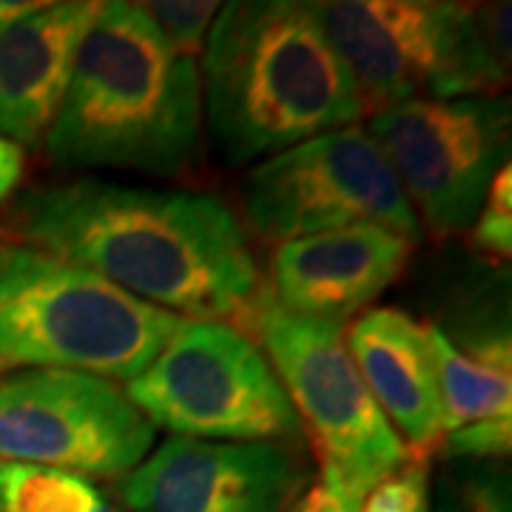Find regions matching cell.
<instances>
[{"instance_id":"cell-1","label":"cell","mask_w":512,"mask_h":512,"mask_svg":"<svg viewBox=\"0 0 512 512\" xmlns=\"http://www.w3.org/2000/svg\"><path fill=\"white\" fill-rule=\"evenodd\" d=\"M3 222L15 242L183 319L245 330L265 291L245 225L214 194L80 177L29 188Z\"/></svg>"},{"instance_id":"cell-2","label":"cell","mask_w":512,"mask_h":512,"mask_svg":"<svg viewBox=\"0 0 512 512\" xmlns=\"http://www.w3.org/2000/svg\"><path fill=\"white\" fill-rule=\"evenodd\" d=\"M197 60L177 52L140 3H100L43 146L66 168L183 174L200 157Z\"/></svg>"},{"instance_id":"cell-3","label":"cell","mask_w":512,"mask_h":512,"mask_svg":"<svg viewBox=\"0 0 512 512\" xmlns=\"http://www.w3.org/2000/svg\"><path fill=\"white\" fill-rule=\"evenodd\" d=\"M202 114L231 163H251L356 126L362 94L313 3L220 6L202 49Z\"/></svg>"},{"instance_id":"cell-4","label":"cell","mask_w":512,"mask_h":512,"mask_svg":"<svg viewBox=\"0 0 512 512\" xmlns=\"http://www.w3.org/2000/svg\"><path fill=\"white\" fill-rule=\"evenodd\" d=\"M183 316L15 239H0V376L77 370L131 382Z\"/></svg>"},{"instance_id":"cell-5","label":"cell","mask_w":512,"mask_h":512,"mask_svg":"<svg viewBox=\"0 0 512 512\" xmlns=\"http://www.w3.org/2000/svg\"><path fill=\"white\" fill-rule=\"evenodd\" d=\"M367 106L495 97L510 57L495 46L484 9L450 0L313 3Z\"/></svg>"},{"instance_id":"cell-6","label":"cell","mask_w":512,"mask_h":512,"mask_svg":"<svg viewBox=\"0 0 512 512\" xmlns=\"http://www.w3.org/2000/svg\"><path fill=\"white\" fill-rule=\"evenodd\" d=\"M248 328L319 453L322 487L348 507L413 456L384 419L345 342V325L285 311L268 285ZM430 461V458H427Z\"/></svg>"},{"instance_id":"cell-7","label":"cell","mask_w":512,"mask_h":512,"mask_svg":"<svg viewBox=\"0 0 512 512\" xmlns=\"http://www.w3.org/2000/svg\"><path fill=\"white\" fill-rule=\"evenodd\" d=\"M126 396L154 427L183 439H305L291 399L254 336L217 319H183L154 362L126 382Z\"/></svg>"},{"instance_id":"cell-8","label":"cell","mask_w":512,"mask_h":512,"mask_svg":"<svg viewBox=\"0 0 512 512\" xmlns=\"http://www.w3.org/2000/svg\"><path fill=\"white\" fill-rule=\"evenodd\" d=\"M242 217L245 231L276 245L350 225H382L413 242L424 234L393 168L359 123L262 160L242 185Z\"/></svg>"},{"instance_id":"cell-9","label":"cell","mask_w":512,"mask_h":512,"mask_svg":"<svg viewBox=\"0 0 512 512\" xmlns=\"http://www.w3.org/2000/svg\"><path fill=\"white\" fill-rule=\"evenodd\" d=\"M367 131L433 237L470 231L495 174L510 165V103L498 94L384 106Z\"/></svg>"},{"instance_id":"cell-10","label":"cell","mask_w":512,"mask_h":512,"mask_svg":"<svg viewBox=\"0 0 512 512\" xmlns=\"http://www.w3.org/2000/svg\"><path fill=\"white\" fill-rule=\"evenodd\" d=\"M154 439L157 427L103 376L18 370L0 379V461L126 478Z\"/></svg>"},{"instance_id":"cell-11","label":"cell","mask_w":512,"mask_h":512,"mask_svg":"<svg viewBox=\"0 0 512 512\" xmlns=\"http://www.w3.org/2000/svg\"><path fill=\"white\" fill-rule=\"evenodd\" d=\"M308 473L288 444L171 436L123 481L128 512H288Z\"/></svg>"},{"instance_id":"cell-12","label":"cell","mask_w":512,"mask_h":512,"mask_svg":"<svg viewBox=\"0 0 512 512\" xmlns=\"http://www.w3.org/2000/svg\"><path fill=\"white\" fill-rule=\"evenodd\" d=\"M416 242L382 225H350L276 245L268 293L285 311L345 325L404 274Z\"/></svg>"},{"instance_id":"cell-13","label":"cell","mask_w":512,"mask_h":512,"mask_svg":"<svg viewBox=\"0 0 512 512\" xmlns=\"http://www.w3.org/2000/svg\"><path fill=\"white\" fill-rule=\"evenodd\" d=\"M97 9V0L40 3L0 32V137L43 143Z\"/></svg>"},{"instance_id":"cell-14","label":"cell","mask_w":512,"mask_h":512,"mask_svg":"<svg viewBox=\"0 0 512 512\" xmlns=\"http://www.w3.org/2000/svg\"><path fill=\"white\" fill-rule=\"evenodd\" d=\"M345 342L373 402L407 450L433 456L444 439V419L427 325L399 308H373L356 316Z\"/></svg>"},{"instance_id":"cell-15","label":"cell","mask_w":512,"mask_h":512,"mask_svg":"<svg viewBox=\"0 0 512 512\" xmlns=\"http://www.w3.org/2000/svg\"><path fill=\"white\" fill-rule=\"evenodd\" d=\"M427 336L436 356L444 433L476 421L510 419V336L484 339L470 353L436 325H427Z\"/></svg>"},{"instance_id":"cell-16","label":"cell","mask_w":512,"mask_h":512,"mask_svg":"<svg viewBox=\"0 0 512 512\" xmlns=\"http://www.w3.org/2000/svg\"><path fill=\"white\" fill-rule=\"evenodd\" d=\"M0 512H114L89 478L0 461Z\"/></svg>"},{"instance_id":"cell-17","label":"cell","mask_w":512,"mask_h":512,"mask_svg":"<svg viewBox=\"0 0 512 512\" xmlns=\"http://www.w3.org/2000/svg\"><path fill=\"white\" fill-rule=\"evenodd\" d=\"M143 12L154 20V26L168 37V43L183 52L185 57L197 60L205 49V37L211 32V23L220 12V3H191V0H154L140 3Z\"/></svg>"},{"instance_id":"cell-18","label":"cell","mask_w":512,"mask_h":512,"mask_svg":"<svg viewBox=\"0 0 512 512\" xmlns=\"http://www.w3.org/2000/svg\"><path fill=\"white\" fill-rule=\"evenodd\" d=\"M430 461L410 458L399 470L373 484L356 512H424L430 510Z\"/></svg>"},{"instance_id":"cell-19","label":"cell","mask_w":512,"mask_h":512,"mask_svg":"<svg viewBox=\"0 0 512 512\" xmlns=\"http://www.w3.org/2000/svg\"><path fill=\"white\" fill-rule=\"evenodd\" d=\"M473 245L493 259H510L512 254V174L504 165L487 188V197L470 225Z\"/></svg>"},{"instance_id":"cell-20","label":"cell","mask_w":512,"mask_h":512,"mask_svg":"<svg viewBox=\"0 0 512 512\" xmlns=\"http://www.w3.org/2000/svg\"><path fill=\"white\" fill-rule=\"evenodd\" d=\"M441 444H444L447 456L498 461L501 456H510L512 421L487 419L476 421V424H464V427H458V430L444 433Z\"/></svg>"},{"instance_id":"cell-21","label":"cell","mask_w":512,"mask_h":512,"mask_svg":"<svg viewBox=\"0 0 512 512\" xmlns=\"http://www.w3.org/2000/svg\"><path fill=\"white\" fill-rule=\"evenodd\" d=\"M456 501L461 512H510V478L498 467L478 470L461 481Z\"/></svg>"},{"instance_id":"cell-22","label":"cell","mask_w":512,"mask_h":512,"mask_svg":"<svg viewBox=\"0 0 512 512\" xmlns=\"http://www.w3.org/2000/svg\"><path fill=\"white\" fill-rule=\"evenodd\" d=\"M23 168H26L23 148L12 140H6V137H0V208L18 191L20 180H23Z\"/></svg>"},{"instance_id":"cell-23","label":"cell","mask_w":512,"mask_h":512,"mask_svg":"<svg viewBox=\"0 0 512 512\" xmlns=\"http://www.w3.org/2000/svg\"><path fill=\"white\" fill-rule=\"evenodd\" d=\"M288 512H356L345 501H339L336 495L325 490L322 484H316L311 490H302V495L293 501Z\"/></svg>"},{"instance_id":"cell-24","label":"cell","mask_w":512,"mask_h":512,"mask_svg":"<svg viewBox=\"0 0 512 512\" xmlns=\"http://www.w3.org/2000/svg\"><path fill=\"white\" fill-rule=\"evenodd\" d=\"M436 512H461L456 495H450L447 490H444V493L439 495V501H436Z\"/></svg>"},{"instance_id":"cell-25","label":"cell","mask_w":512,"mask_h":512,"mask_svg":"<svg viewBox=\"0 0 512 512\" xmlns=\"http://www.w3.org/2000/svg\"><path fill=\"white\" fill-rule=\"evenodd\" d=\"M424 512H430V510H424Z\"/></svg>"}]
</instances>
